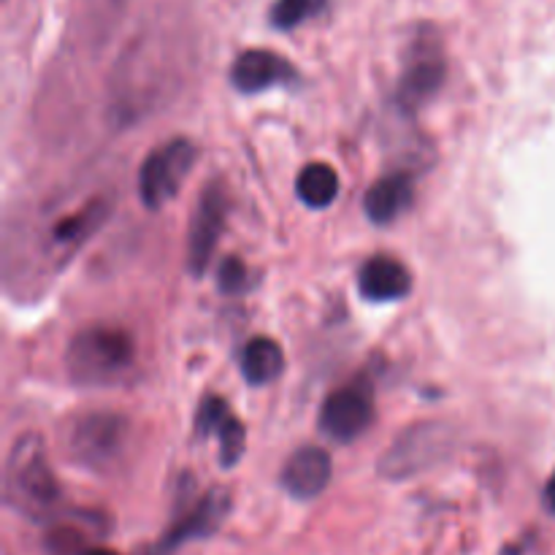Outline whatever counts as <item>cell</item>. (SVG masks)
I'll list each match as a JSON object with an SVG mask.
<instances>
[{
	"instance_id": "cell-1",
	"label": "cell",
	"mask_w": 555,
	"mask_h": 555,
	"mask_svg": "<svg viewBox=\"0 0 555 555\" xmlns=\"http://www.w3.org/2000/svg\"><path fill=\"white\" fill-rule=\"evenodd\" d=\"M5 502L38 524L57 509L60 482L38 434H25L11 448L5 461Z\"/></svg>"
},
{
	"instance_id": "cell-10",
	"label": "cell",
	"mask_w": 555,
	"mask_h": 555,
	"mask_svg": "<svg viewBox=\"0 0 555 555\" xmlns=\"http://www.w3.org/2000/svg\"><path fill=\"white\" fill-rule=\"evenodd\" d=\"M195 431L198 437H209L215 434L217 442H220V464L225 469H231L233 464H238L244 455V426L238 417L231 415L228 404L222 399H206L201 404L198 417H195Z\"/></svg>"
},
{
	"instance_id": "cell-18",
	"label": "cell",
	"mask_w": 555,
	"mask_h": 555,
	"mask_svg": "<svg viewBox=\"0 0 555 555\" xmlns=\"http://www.w3.org/2000/svg\"><path fill=\"white\" fill-rule=\"evenodd\" d=\"M247 266L238 258H225L220 263V271H217V282H220L222 293H242L247 287Z\"/></svg>"
},
{
	"instance_id": "cell-5",
	"label": "cell",
	"mask_w": 555,
	"mask_h": 555,
	"mask_svg": "<svg viewBox=\"0 0 555 555\" xmlns=\"http://www.w3.org/2000/svg\"><path fill=\"white\" fill-rule=\"evenodd\" d=\"M374 421V399L369 385H347L334 390L320 410V428L334 442H356Z\"/></svg>"
},
{
	"instance_id": "cell-2",
	"label": "cell",
	"mask_w": 555,
	"mask_h": 555,
	"mask_svg": "<svg viewBox=\"0 0 555 555\" xmlns=\"http://www.w3.org/2000/svg\"><path fill=\"white\" fill-rule=\"evenodd\" d=\"M65 363L79 385L119 383L135 366L133 336L114 325H90L74 336Z\"/></svg>"
},
{
	"instance_id": "cell-4",
	"label": "cell",
	"mask_w": 555,
	"mask_h": 555,
	"mask_svg": "<svg viewBox=\"0 0 555 555\" xmlns=\"http://www.w3.org/2000/svg\"><path fill=\"white\" fill-rule=\"evenodd\" d=\"M128 423L112 412H90L68 426V453L81 466H108L122 453Z\"/></svg>"
},
{
	"instance_id": "cell-14",
	"label": "cell",
	"mask_w": 555,
	"mask_h": 555,
	"mask_svg": "<svg viewBox=\"0 0 555 555\" xmlns=\"http://www.w3.org/2000/svg\"><path fill=\"white\" fill-rule=\"evenodd\" d=\"M412 195H415L412 193V179L406 173H388L369 188L363 206L374 222L385 225V222H393L396 217L410 209Z\"/></svg>"
},
{
	"instance_id": "cell-8",
	"label": "cell",
	"mask_w": 555,
	"mask_h": 555,
	"mask_svg": "<svg viewBox=\"0 0 555 555\" xmlns=\"http://www.w3.org/2000/svg\"><path fill=\"white\" fill-rule=\"evenodd\" d=\"M298 79V70L291 60L269 49H247L236 57L231 68V81L242 92H263L276 85H291Z\"/></svg>"
},
{
	"instance_id": "cell-3",
	"label": "cell",
	"mask_w": 555,
	"mask_h": 555,
	"mask_svg": "<svg viewBox=\"0 0 555 555\" xmlns=\"http://www.w3.org/2000/svg\"><path fill=\"white\" fill-rule=\"evenodd\" d=\"M195 144L190 139H171L150 152L139 171V193L146 209H163L188 179L195 163Z\"/></svg>"
},
{
	"instance_id": "cell-7",
	"label": "cell",
	"mask_w": 555,
	"mask_h": 555,
	"mask_svg": "<svg viewBox=\"0 0 555 555\" xmlns=\"http://www.w3.org/2000/svg\"><path fill=\"white\" fill-rule=\"evenodd\" d=\"M228 509H231V496L222 488L206 493L182 520H177L171 531L160 540V545L155 547L150 555H171L179 545L190 540H201V537H209L220 529V524L225 520Z\"/></svg>"
},
{
	"instance_id": "cell-19",
	"label": "cell",
	"mask_w": 555,
	"mask_h": 555,
	"mask_svg": "<svg viewBox=\"0 0 555 555\" xmlns=\"http://www.w3.org/2000/svg\"><path fill=\"white\" fill-rule=\"evenodd\" d=\"M545 504H547V509H551V515L555 518V472H553L551 480H547V486H545Z\"/></svg>"
},
{
	"instance_id": "cell-13",
	"label": "cell",
	"mask_w": 555,
	"mask_h": 555,
	"mask_svg": "<svg viewBox=\"0 0 555 555\" xmlns=\"http://www.w3.org/2000/svg\"><path fill=\"white\" fill-rule=\"evenodd\" d=\"M444 60L437 52H417L399 81V103L417 108L442 87Z\"/></svg>"
},
{
	"instance_id": "cell-17",
	"label": "cell",
	"mask_w": 555,
	"mask_h": 555,
	"mask_svg": "<svg viewBox=\"0 0 555 555\" xmlns=\"http://www.w3.org/2000/svg\"><path fill=\"white\" fill-rule=\"evenodd\" d=\"M325 3L328 0H276L271 5V25L280 27V30H293L301 22L318 16L325 9Z\"/></svg>"
},
{
	"instance_id": "cell-20",
	"label": "cell",
	"mask_w": 555,
	"mask_h": 555,
	"mask_svg": "<svg viewBox=\"0 0 555 555\" xmlns=\"http://www.w3.org/2000/svg\"><path fill=\"white\" fill-rule=\"evenodd\" d=\"M81 555H117V553L108 551V547H90V551H85Z\"/></svg>"
},
{
	"instance_id": "cell-12",
	"label": "cell",
	"mask_w": 555,
	"mask_h": 555,
	"mask_svg": "<svg viewBox=\"0 0 555 555\" xmlns=\"http://www.w3.org/2000/svg\"><path fill=\"white\" fill-rule=\"evenodd\" d=\"M358 287L366 301H399L410 293L412 276L401 260L390 258V255H377L363 263Z\"/></svg>"
},
{
	"instance_id": "cell-11",
	"label": "cell",
	"mask_w": 555,
	"mask_h": 555,
	"mask_svg": "<svg viewBox=\"0 0 555 555\" xmlns=\"http://www.w3.org/2000/svg\"><path fill=\"white\" fill-rule=\"evenodd\" d=\"M442 439H444V431L439 426L410 428V431H406L383 459V475L388 477L412 475V472L421 469L423 464L434 461V453L442 448Z\"/></svg>"
},
{
	"instance_id": "cell-6",
	"label": "cell",
	"mask_w": 555,
	"mask_h": 555,
	"mask_svg": "<svg viewBox=\"0 0 555 555\" xmlns=\"http://www.w3.org/2000/svg\"><path fill=\"white\" fill-rule=\"evenodd\" d=\"M231 204H228V193L220 182L206 184L201 193L198 206H195L193 225H190V247H188V263L195 276H201L209 266L211 255H215L217 242H220L222 225Z\"/></svg>"
},
{
	"instance_id": "cell-15",
	"label": "cell",
	"mask_w": 555,
	"mask_h": 555,
	"mask_svg": "<svg viewBox=\"0 0 555 555\" xmlns=\"http://www.w3.org/2000/svg\"><path fill=\"white\" fill-rule=\"evenodd\" d=\"M285 369V356H282L280 345L269 336H258L249 341L242 352V374L247 383L253 385H269Z\"/></svg>"
},
{
	"instance_id": "cell-9",
	"label": "cell",
	"mask_w": 555,
	"mask_h": 555,
	"mask_svg": "<svg viewBox=\"0 0 555 555\" xmlns=\"http://www.w3.org/2000/svg\"><path fill=\"white\" fill-rule=\"evenodd\" d=\"M331 472H334V464L325 450L301 448L287 459L285 469H282V486L293 499L309 502L328 488Z\"/></svg>"
},
{
	"instance_id": "cell-16",
	"label": "cell",
	"mask_w": 555,
	"mask_h": 555,
	"mask_svg": "<svg viewBox=\"0 0 555 555\" xmlns=\"http://www.w3.org/2000/svg\"><path fill=\"white\" fill-rule=\"evenodd\" d=\"M298 198L312 209H325L339 195V173L328 163H309L296 179Z\"/></svg>"
}]
</instances>
